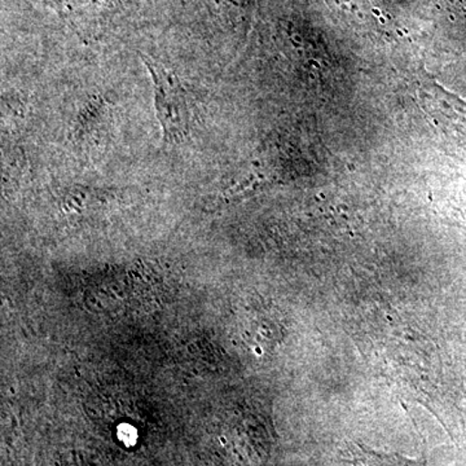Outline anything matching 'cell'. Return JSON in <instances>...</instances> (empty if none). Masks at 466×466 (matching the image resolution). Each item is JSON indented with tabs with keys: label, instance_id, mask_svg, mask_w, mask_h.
Returning a JSON list of instances; mask_svg holds the SVG:
<instances>
[{
	"label": "cell",
	"instance_id": "cell-2",
	"mask_svg": "<svg viewBox=\"0 0 466 466\" xmlns=\"http://www.w3.org/2000/svg\"><path fill=\"white\" fill-rule=\"evenodd\" d=\"M417 99L433 124L453 139L466 142V101L428 75L417 78Z\"/></svg>",
	"mask_w": 466,
	"mask_h": 466
},
{
	"label": "cell",
	"instance_id": "cell-4",
	"mask_svg": "<svg viewBox=\"0 0 466 466\" xmlns=\"http://www.w3.org/2000/svg\"><path fill=\"white\" fill-rule=\"evenodd\" d=\"M116 0H61L64 8L70 14H100L108 11Z\"/></svg>",
	"mask_w": 466,
	"mask_h": 466
},
{
	"label": "cell",
	"instance_id": "cell-1",
	"mask_svg": "<svg viewBox=\"0 0 466 466\" xmlns=\"http://www.w3.org/2000/svg\"><path fill=\"white\" fill-rule=\"evenodd\" d=\"M153 85L156 116L162 131V143L182 144L191 133V110L186 88L173 70L152 58L143 57Z\"/></svg>",
	"mask_w": 466,
	"mask_h": 466
},
{
	"label": "cell",
	"instance_id": "cell-3",
	"mask_svg": "<svg viewBox=\"0 0 466 466\" xmlns=\"http://www.w3.org/2000/svg\"><path fill=\"white\" fill-rule=\"evenodd\" d=\"M346 460L352 466H428L426 456L410 459L395 452H382L363 443L352 441L346 449Z\"/></svg>",
	"mask_w": 466,
	"mask_h": 466
},
{
	"label": "cell",
	"instance_id": "cell-5",
	"mask_svg": "<svg viewBox=\"0 0 466 466\" xmlns=\"http://www.w3.org/2000/svg\"><path fill=\"white\" fill-rule=\"evenodd\" d=\"M231 3H235V5H247L248 0H229Z\"/></svg>",
	"mask_w": 466,
	"mask_h": 466
}]
</instances>
